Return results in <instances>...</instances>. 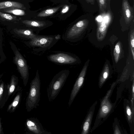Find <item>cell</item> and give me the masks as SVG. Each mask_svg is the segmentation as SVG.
<instances>
[{
  "instance_id": "29",
  "label": "cell",
  "mask_w": 134,
  "mask_h": 134,
  "mask_svg": "<svg viewBox=\"0 0 134 134\" xmlns=\"http://www.w3.org/2000/svg\"><path fill=\"white\" fill-rule=\"evenodd\" d=\"M69 7L68 6H66L64 8L62 11V12L64 13L66 12L69 9Z\"/></svg>"
},
{
  "instance_id": "25",
  "label": "cell",
  "mask_w": 134,
  "mask_h": 134,
  "mask_svg": "<svg viewBox=\"0 0 134 134\" xmlns=\"http://www.w3.org/2000/svg\"><path fill=\"white\" fill-rule=\"evenodd\" d=\"M113 129L114 134H121L122 132L121 130L119 122L116 118H115L113 123Z\"/></svg>"
},
{
  "instance_id": "8",
  "label": "cell",
  "mask_w": 134,
  "mask_h": 134,
  "mask_svg": "<svg viewBox=\"0 0 134 134\" xmlns=\"http://www.w3.org/2000/svg\"><path fill=\"white\" fill-rule=\"evenodd\" d=\"M26 133L35 134H51L46 131L37 118L27 119L25 123Z\"/></svg>"
},
{
  "instance_id": "13",
  "label": "cell",
  "mask_w": 134,
  "mask_h": 134,
  "mask_svg": "<svg viewBox=\"0 0 134 134\" xmlns=\"http://www.w3.org/2000/svg\"><path fill=\"white\" fill-rule=\"evenodd\" d=\"M21 22L34 32L41 30L48 25V23L42 21L24 20Z\"/></svg>"
},
{
  "instance_id": "30",
  "label": "cell",
  "mask_w": 134,
  "mask_h": 134,
  "mask_svg": "<svg viewBox=\"0 0 134 134\" xmlns=\"http://www.w3.org/2000/svg\"><path fill=\"white\" fill-rule=\"evenodd\" d=\"M86 1L88 3H90L92 4H94V0H86Z\"/></svg>"
},
{
  "instance_id": "26",
  "label": "cell",
  "mask_w": 134,
  "mask_h": 134,
  "mask_svg": "<svg viewBox=\"0 0 134 134\" xmlns=\"http://www.w3.org/2000/svg\"><path fill=\"white\" fill-rule=\"evenodd\" d=\"M130 45L131 50L133 59H134V32L133 29L130 35Z\"/></svg>"
},
{
  "instance_id": "6",
  "label": "cell",
  "mask_w": 134,
  "mask_h": 134,
  "mask_svg": "<svg viewBox=\"0 0 134 134\" xmlns=\"http://www.w3.org/2000/svg\"><path fill=\"white\" fill-rule=\"evenodd\" d=\"M49 61L59 65H70L77 61L76 58L68 52H58L51 54L47 57Z\"/></svg>"
},
{
  "instance_id": "21",
  "label": "cell",
  "mask_w": 134,
  "mask_h": 134,
  "mask_svg": "<svg viewBox=\"0 0 134 134\" xmlns=\"http://www.w3.org/2000/svg\"><path fill=\"white\" fill-rule=\"evenodd\" d=\"M20 18L0 12V20L3 21L15 22L19 21Z\"/></svg>"
},
{
  "instance_id": "11",
  "label": "cell",
  "mask_w": 134,
  "mask_h": 134,
  "mask_svg": "<svg viewBox=\"0 0 134 134\" xmlns=\"http://www.w3.org/2000/svg\"><path fill=\"white\" fill-rule=\"evenodd\" d=\"M97 103V101H96L90 108L82 125L81 134H87L90 132L91 123Z\"/></svg>"
},
{
  "instance_id": "19",
  "label": "cell",
  "mask_w": 134,
  "mask_h": 134,
  "mask_svg": "<svg viewBox=\"0 0 134 134\" xmlns=\"http://www.w3.org/2000/svg\"><path fill=\"white\" fill-rule=\"evenodd\" d=\"M11 8H18L24 10L26 9L23 4L19 2L12 1L0 2V10Z\"/></svg>"
},
{
  "instance_id": "31",
  "label": "cell",
  "mask_w": 134,
  "mask_h": 134,
  "mask_svg": "<svg viewBox=\"0 0 134 134\" xmlns=\"http://www.w3.org/2000/svg\"><path fill=\"white\" fill-rule=\"evenodd\" d=\"M106 1H107V0H98V1H101L103 2L106 3Z\"/></svg>"
},
{
  "instance_id": "27",
  "label": "cell",
  "mask_w": 134,
  "mask_h": 134,
  "mask_svg": "<svg viewBox=\"0 0 134 134\" xmlns=\"http://www.w3.org/2000/svg\"><path fill=\"white\" fill-rule=\"evenodd\" d=\"M134 79H133V82L132 86V92H131V102L132 108V109L134 111Z\"/></svg>"
},
{
  "instance_id": "28",
  "label": "cell",
  "mask_w": 134,
  "mask_h": 134,
  "mask_svg": "<svg viewBox=\"0 0 134 134\" xmlns=\"http://www.w3.org/2000/svg\"><path fill=\"white\" fill-rule=\"evenodd\" d=\"M1 118H0V134H3L4 133L3 131V128L1 122Z\"/></svg>"
},
{
  "instance_id": "20",
  "label": "cell",
  "mask_w": 134,
  "mask_h": 134,
  "mask_svg": "<svg viewBox=\"0 0 134 134\" xmlns=\"http://www.w3.org/2000/svg\"><path fill=\"white\" fill-rule=\"evenodd\" d=\"M109 69L108 64H106L101 73L99 77L98 86L99 88H101L106 80L109 75Z\"/></svg>"
},
{
  "instance_id": "32",
  "label": "cell",
  "mask_w": 134,
  "mask_h": 134,
  "mask_svg": "<svg viewBox=\"0 0 134 134\" xmlns=\"http://www.w3.org/2000/svg\"><path fill=\"white\" fill-rule=\"evenodd\" d=\"M1 38L0 36V48L1 46Z\"/></svg>"
},
{
  "instance_id": "7",
  "label": "cell",
  "mask_w": 134,
  "mask_h": 134,
  "mask_svg": "<svg viewBox=\"0 0 134 134\" xmlns=\"http://www.w3.org/2000/svg\"><path fill=\"white\" fill-rule=\"evenodd\" d=\"M15 63L22 79L24 85L26 86L28 82L29 76V68L27 62L17 49L15 51Z\"/></svg>"
},
{
  "instance_id": "23",
  "label": "cell",
  "mask_w": 134,
  "mask_h": 134,
  "mask_svg": "<svg viewBox=\"0 0 134 134\" xmlns=\"http://www.w3.org/2000/svg\"><path fill=\"white\" fill-rule=\"evenodd\" d=\"M62 5L55 8H51L44 10L38 13L37 16L38 17H45L53 15L56 12Z\"/></svg>"
},
{
  "instance_id": "9",
  "label": "cell",
  "mask_w": 134,
  "mask_h": 134,
  "mask_svg": "<svg viewBox=\"0 0 134 134\" xmlns=\"http://www.w3.org/2000/svg\"><path fill=\"white\" fill-rule=\"evenodd\" d=\"M102 16V21L98 22L97 37L99 41H101L106 35L107 28L111 22V15L110 12L108 11Z\"/></svg>"
},
{
  "instance_id": "18",
  "label": "cell",
  "mask_w": 134,
  "mask_h": 134,
  "mask_svg": "<svg viewBox=\"0 0 134 134\" xmlns=\"http://www.w3.org/2000/svg\"><path fill=\"white\" fill-rule=\"evenodd\" d=\"M18 80V78L14 75H12L11 77L9 84L7 85L8 95L7 98V101L9 97L13 94L16 91Z\"/></svg>"
},
{
  "instance_id": "22",
  "label": "cell",
  "mask_w": 134,
  "mask_h": 134,
  "mask_svg": "<svg viewBox=\"0 0 134 134\" xmlns=\"http://www.w3.org/2000/svg\"><path fill=\"white\" fill-rule=\"evenodd\" d=\"M2 11L6 13H10L18 16H23L25 15V12L21 9L11 8L2 9Z\"/></svg>"
},
{
  "instance_id": "3",
  "label": "cell",
  "mask_w": 134,
  "mask_h": 134,
  "mask_svg": "<svg viewBox=\"0 0 134 134\" xmlns=\"http://www.w3.org/2000/svg\"><path fill=\"white\" fill-rule=\"evenodd\" d=\"M30 87L26 99L25 106L28 112L34 108L36 109L39 105L41 92V81L38 70L36 71L34 78L30 83Z\"/></svg>"
},
{
  "instance_id": "5",
  "label": "cell",
  "mask_w": 134,
  "mask_h": 134,
  "mask_svg": "<svg viewBox=\"0 0 134 134\" xmlns=\"http://www.w3.org/2000/svg\"><path fill=\"white\" fill-rule=\"evenodd\" d=\"M88 24V20L86 19L78 21L67 29L63 35V39L68 42L75 41L87 27Z\"/></svg>"
},
{
  "instance_id": "33",
  "label": "cell",
  "mask_w": 134,
  "mask_h": 134,
  "mask_svg": "<svg viewBox=\"0 0 134 134\" xmlns=\"http://www.w3.org/2000/svg\"><path fill=\"white\" fill-rule=\"evenodd\" d=\"M97 0V1H98V0Z\"/></svg>"
},
{
  "instance_id": "1",
  "label": "cell",
  "mask_w": 134,
  "mask_h": 134,
  "mask_svg": "<svg viewBox=\"0 0 134 134\" xmlns=\"http://www.w3.org/2000/svg\"><path fill=\"white\" fill-rule=\"evenodd\" d=\"M116 85L114 82L101 101L100 104L93 126L91 130V133L102 123L113 111L116 103H112L110 98Z\"/></svg>"
},
{
  "instance_id": "2",
  "label": "cell",
  "mask_w": 134,
  "mask_h": 134,
  "mask_svg": "<svg viewBox=\"0 0 134 134\" xmlns=\"http://www.w3.org/2000/svg\"><path fill=\"white\" fill-rule=\"evenodd\" d=\"M61 37L59 34L44 35L37 34L32 39L26 42L29 47L36 52H40L48 50L52 47Z\"/></svg>"
},
{
  "instance_id": "15",
  "label": "cell",
  "mask_w": 134,
  "mask_h": 134,
  "mask_svg": "<svg viewBox=\"0 0 134 134\" xmlns=\"http://www.w3.org/2000/svg\"><path fill=\"white\" fill-rule=\"evenodd\" d=\"M22 91L21 87L18 86L15 92L16 94L12 102L8 107L7 111L13 113L15 111L21 101Z\"/></svg>"
},
{
  "instance_id": "12",
  "label": "cell",
  "mask_w": 134,
  "mask_h": 134,
  "mask_svg": "<svg viewBox=\"0 0 134 134\" xmlns=\"http://www.w3.org/2000/svg\"><path fill=\"white\" fill-rule=\"evenodd\" d=\"M124 107L125 114L132 133L134 131V111L132 109L131 101L124 99Z\"/></svg>"
},
{
  "instance_id": "14",
  "label": "cell",
  "mask_w": 134,
  "mask_h": 134,
  "mask_svg": "<svg viewBox=\"0 0 134 134\" xmlns=\"http://www.w3.org/2000/svg\"><path fill=\"white\" fill-rule=\"evenodd\" d=\"M122 11L125 22H130L133 17V9L127 0H122Z\"/></svg>"
},
{
  "instance_id": "10",
  "label": "cell",
  "mask_w": 134,
  "mask_h": 134,
  "mask_svg": "<svg viewBox=\"0 0 134 134\" xmlns=\"http://www.w3.org/2000/svg\"><path fill=\"white\" fill-rule=\"evenodd\" d=\"M87 69V66L86 64L83 67L74 85L68 103L69 107L71 105L83 83Z\"/></svg>"
},
{
  "instance_id": "4",
  "label": "cell",
  "mask_w": 134,
  "mask_h": 134,
  "mask_svg": "<svg viewBox=\"0 0 134 134\" xmlns=\"http://www.w3.org/2000/svg\"><path fill=\"white\" fill-rule=\"evenodd\" d=\"M69 73L68 70H64L54 76L47 89V96L49 102H52L56 98L66 82Z\"/></svg>"
},
{
  "instance_id": "17",
  "label": "cell",
  "mask_w": 134,
  "mask_h": 134,
  "mask_svg": "<svg viewBox=\"0 0 134 134\" xmlns=\"http://www.w3.org/2000/svg\"><path fill=\"white\" fill-rule=\"evenodd\" d=\"M7 85L2 81L0 83V110L2 108L7 101Z\"/></svg>"
},
{
  "instance_id": "24",
  "label": "cell",
  "mask_w": 134,
  "mask_h": 134,
  "mask_svg": "<svg viewBox=\"0 0 134 134\" xmlns=\"http://www.w3.org/2000/svg\"><path fill=\"white\" fill-rule=\"evenodd\" d=\"M121 51V44L118 42L116 44L114 49L113 54L115 62L118 63L119 60Z\"/></svg>"
},
{
  "instance_id": "16",
  "label": "cell",
  "mask_w": 134,
  "mask_h": 134,
  "mask_svg": "<svg viewBox=\"0 0 134 134\" xmlns=\"http://www.w3.org/2000/svg\"><path fill=\"white\" fill-rule=\"evenodd\" d=\"M14 32L19 36L29 40L33 38L37 34L30 29H14Z\"/></svg>"
}]
</instances>
